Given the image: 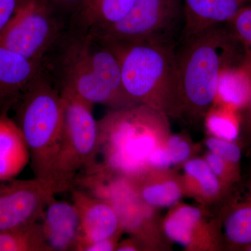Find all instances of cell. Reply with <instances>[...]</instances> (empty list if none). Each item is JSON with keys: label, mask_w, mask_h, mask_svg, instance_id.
Wrapping results in <instances>:
<instances>
[{"label": "cell", "mask_w": 251, "mask_h": 251, "mask_svg": "<svg viewBox=\"0 0 251 251\" xmlns=\"http://www.w3.org/2000/svg\"><path fill=\"white\" fill-rule=\"evenodd\" d=\"M98 126L97 151L90 167L132 179L149 167V158L167 122L163 112L138 104L110 110L99 120Z\"/></svg>", "instance_id": "cell-1"}, {"label": "cell", "mask_w": 251, "mask_h": 251, "mask_svg": "<svg viewBox=\"0 0 251 251\" xmlns=\"http://www.w3.org/2000/svg\"><path fill=\"white\" fill-rule=\"evenodd\" d=\"M12 109L13 118L29 149L34 178L54 194L53 168L62 137L64 103L60 91L44 67Z\"/></svg>", "instance_id": "cell-2"}, {"label": "cell", "mask_w": 251, "mask_h": 251, "mask_svg": "<svg viewBox=\"0 0 251 251\" xmlns=\"http://www.w3.org/2000/svg\"><path fill=\"white\" fill-rule=\"evenodd\" d=\"M97 38L116 54L124 87L135 103L149 105L165 115L181 110L176 46Z\"/></svg>", "instance_id": "cell-3"}, {"label": "cell", "mask_w": 251, "mask_h": 251, "mask_svg": "<svg viewBox=\"0 0 251 251\" xmlns=\"http://www.w3.org/2000/svg\"><path fill=\"white\" fill-rule=\"evenodd\" d=\"M232 36L218 25L181 38L176 46L181 110L201 113L215 101L220 72L231 57Z\"/></svg>", "instance_id": "cell-4"}, {"label": "cell", "mask_w": 251, "mask_h": 251, "mask_svg": "<svg viewBox=\"0 0 251 251\" xmlns=\"http://www.w3.org/2000/svg\"><path fill=\"white\" fill-rule=\"evenodd\" d=\"M43 67L59 91L111 110L126 107L94 72L86 49L85 30L76 25H69L43 61Z\"/></svg>", "instance_id": "cell-5"}, {"label": "cell", "mask_w": 251, "mask_h": 251, "mask_svg": "<svg viewBox=\"0 0 251 251\" xmlns=\"http://www.w3.org/2000/svg\"><path fill=\"white\" fill-rule=\"evenodd\" d=\"M64 103L62 137L53 168L52 193L72 190L79 175L93 163L98 144V121L94 105L67 91H60Z\"/></svg>", "instance_id": "cell-6"}, {"label": "cell", "mask_w": 251, "mask_h": 251, "mask_svg": "<svg viewBox=\"0 0 251 251\" xmlns=\"http://www.w3.org/2000/svg\"><path fill=\"white\" fill-rule=\"evenodd\" d=\"M184 27L183 0H137L118 23L89 31L105 40L175 47Z\"/></svg>", "instance_id": "cell-7"}, {"label": "cell", "mask_w": 251, "mask_h": 251, "mask_svg": "<svg viewBox=\"0 0 251 251\" xmlns=\"http://www.w3.org/2000/svg\"><path fill=\"white\" fill-rule=\"evenodd\" d=\"M67 28L49 0H25L0 36V46L43 63Z\"/></svg>", "instance_id": "cell-8"}, {"label": "cell", "mask_w": 251, "mask_h": 251, "mask_svg": "<svg viewBox=\"0 0 251 251\" xmlns=\"http://www.w3.org/2000/svg\"><path fill=\"white\" fill-rule=\"evenodd\" d=\"M53 195L35 178L0 181V232L40 221Z\"/></svg>", "instance_id": "cell-9"}, {"label": "cell", "mask_w": 251, "mask_h": 251, "mask_svg": "<svg viewBox=\"0 0 251 251\" xmlns=\"http://www.w3.org/2000/svg\"><path fill=\"white\" fill-rule=\"evenodd\" d=\"M73 204L80 218V236L74 251L88 243L117 235L123 230L116 211L105 200L81 190L72 189Z\"/></svg>", "instance_id": "cell-10"}, {"label": "cell", "mask_w": 251, "mask_h": 251, "mask_svg": "<svg viewBox=\"0 0 251 251\" xmlns=\"http://www.w3.org/2000/svg\"><path fill=\"white\" fill-rule=\"evenodd\" d=\"M43 234L51 251H74L80 236V218L72 203L51 196L41 221Z\"/></svg>", "instance_id": "cell-11"}, {"label": "cell", "mask_w": 251, "mask_h": 251, "mask_svg": "<svg viewBox=\"0 0 251 251\" xmlns=\"http://www.w3.org/2000/svg\"><path fill=\"white\" fill-rule=\"evenodd\" d=\"M42 69V63L29 60L0 46V113L12 109Z\"/></svg>", "instance_id": "cell-12"}, {"label": "cell", "mask_w": 251, "mask_h": 251, "mask_svg": "<svg viewBox=\"0 0 251 251\" xmlns=\"http://www.w3.org/2000/svg\"><path fill=\"white\" fill-rule=\"evenodd\" d=\"M251 0H183L185 27L182 37L222 25Z\"/></svg>", "instance_id": "cell-13"}, {"label": "cell", "mask_w": 251, "mask_h": 251, "mask_svg": "<svg viewBox=\"0 0 251 251\" xmlns=\"http://www.w3.org/2000/svg\"><path fill=\"white\" fill-rule=\"evenodd\" d=\"M9 112L0 113V181L16 179L30 163L24 135Z\"/></svg>", "instance_id": "cell-14"}, {"label": "cell", "mask_w": 251, "mask_h": 251, "mask_svg": "<svg viewBox=\"0 0 251 251\" xmlns=\"http://www.w3.org/2000/svg\"><path fill=\"white\" fill-rule=\"evenodd\" d=\"M85 42L91 64L100 81L125 106L138 105L126 92L120 60L114 51L87 30H85Z\"/></svg>", "instance_id": "cell-15"}, {"label": "cell", "mask_w": 251, "mask_h": 251, "mask_svg": "<svg viewBox=\"0 0 251 251\" xmlns=\"http://www.w3.org/2000/svg\"><path fill=\"white\" fill-rule=\"evenodd\" d=\"M137 0H87L72 23L87 31H97L121 21Z\"/></svg>", "instance_id": "cell-16"}, {"label": "cell", "mask_w": 251, "mask_h": 251, "mask_svg": "<svg viewBox=\"0 0 251 251\" xmlns=\"http://www.w3.org/2000/svg\"><path fill=\"white\" fill-rule=\"evenodd\" d=\"M251 89V77L245 67L226 64L220 72L215 101L233 109L247 106Z\"/></svg>", "instance_id": "cell-17"}, {"label": "cell", "mask_w": 251, "mask_h": 251, "mask_svg": "<svg viewBox=\"0 0 251 251\" xmlns=\"http://www.w3.org/2000/svg\"><path fill=\"white\" fill-rule=\"evenodd\" d=\"M0 251H51L43 234L40 221L0 232Z\"/></svg>", "instance_id": "cell-18"}, {"label": "cell", "mask_w": 251, "mask_h": 251, "mask_svg": "<svg viewBox=\"0 0 251 251\" xmlns=\"http://www.w3.org/2000/svg\"><path fill=\"white\" fill-rule=\"evenodd\" d=\"M247 196L232 204L224 223L225 237L234 247L251 245V184Z\"/></svg>", "instance_id": "cell-19"}, {"label": "cell", "mask_w": 251, "mask_h": 251, "mask_svg": "<svg viewBox=\"0 0 251 251\" xmlns=\"http://www.w3.org/2000/svg\"><path fill=\"white\" fill-rule=\"evenodd\" d=\"M202 214L198 208L183 206L175 209L165 223L166 235L173 242L188 247L193 242V234Z\"/></svg>", "instance_id": "cell-20"}, {"label": "cell", "mask_w": 251, "mask_h": 251, "mask_svg": "<svg viewBox=\"0 0 251 251\" xmlns=\"http://www.w3.org/2000/svg\"><path fill=\"white\" fill-rule=\"evenodd\" d=\"M135 190L145 204L157 207L173 206L179 201L181 196L179 185L173 181L146 185L140 191Z\"/></svg>", "instance_id": "cell-21"}, {"label": "cell", "mask_w": 251, "mask_h": 251, "mask_svg": "<svg viewBox=\"0 0 251 251\" xmlns=\"http://www.w3.org/2000/svg\"><path fill=\"white\" fill-rule=\"evenodd\" d=\"M229 108L223 105L222 108L211 110L206 117V126L213 136L234 141L239 135V127Z\"/></svg>", "instance_id": "cell-22"}, {"label": "cell", "mask_w": 251, "mask_h": 251, "mask_svg": "<svg viewBox=\"0 0 251 251\" xmlns=\"http://www.w3.org/2000/svg\"><path fill=\"white\" fill-rule=\"evenodd\" d=\"M184 171L189 177L196 180L202 192L207 197H214L221 191L219 178L211 171L204 160H189L185 164Z\"/></svg>", "instance_id": "cell-23"}, {"label": "cell", "mask_w": 251, "mask_h": 251, "mask_svg": "<svg viewBox=\"0 0 251 251\" xmlns=\"http://www.w3.org/2000/svg\"><path fill=\"white\" fill-rule=\"evenodd\" d=\"M232 35L238 39L247 50L251 48V0L242 6L227 23Z\"/></svg>", "instance_id": "cell-24"}, {"label": "cell", "mask_w": 251, "mask_h": 251, "mask_svg": "<svg viewBox=\"0 0 251 251\" xmlns=\"http://www.w3.org/2000/svg\"><path fill=\"white\" fill-rule=\"evenodd\" d=\"M206 145L210 152L219 155L229 166L239 171L242 150L234 141L213 136L206 140Z\"/></svg>", "instance_id": "cell-25"}, {"label": "cell", "mask_w": 251, "mask_h": 251, "mask_svg": "<svg viewBox=\"0 0 251 251\" xmlns=\"http://www.w3.org/2000/svg\"><path fill=\"white\" fill-rule=\"evenodd\" d=\"M164 147L173 166L186 161L191 154L190 145L179 135L169 137Z\"/></svg>", "instance_id": "cell-26"}, {"label": "cell", "mask_w": 251, "mask_h": 251, "mask_svg": "<svg viewBox=\"0 0 251 251\" xmlns=\"http://www.w3.org/2000/svg\"><path fill=\"white\" fill-rule=\"evenodd\" d=\"M54 9L64 20L67 16H70L72 22L83 7L87 0H49ZM69 22V23H70Z\"/></svg>", "instance_id": "cell-27"}, {"label": "cell", "mask_w": 251, "mask_h": 251, "mask_svg": "<svg viewBox=\"0 0 251 251\" xmlns=\"http://www.w3.org/2000/svg\"><path fill=\"white\" fill-rule=\"evenodd\" d=\"M25 0H0V36Z\"/></svg>", "instance_id": "cell-28"}, {"label": "cell", "mask_w": 251, "mask_h": 251, "mask_svg": "<svg viewBox=\"0 0 251 251\" xmlns=\"http://www.w3.org/2000/svg\"><path fill=\"white\" fill-rule=\"evenodd\" d=\"M120 234L114 237L97 241V242L88 243L79 248L77 251H112L117 250L118 246L119 237Z\"/></svg>", "instance_id": "cell-29"}, {"label": "cell", "mask_w": 251, "mask_h": 251, "mask_svg": "<svg viewBox=\"0 0 251 251\" xmlns=\"http://www.w3.org/2000/svg\"><path fill=\"white\" fill-rule=\"evenodd\" d=\"M149 166L158 169H166L173 166L165 147H157L149 158Z\"/></svg>", "instance_id": "cell-30"}, {"label": "cell", "mask_w": 251, "mask_h": 251, "mask_svg": "<svg viewBox=\"0 0 251 251\" xmlns=\"http://www.w3.org/2000/svg\"><path fill=\"white\" fill-rule=\"evenodd\" d=\"M137 240L133 239H128L125 242L118 244L117 251H134L138 250V247L137 246Z\"/></svg>", "instance_id": "cell-31"}, {"label": "cell", "mask_w": 251, "mask_h": 251, "mask_svg": "<svg viewBox=\"0 0 251 251\" xmlns=\"http://www.w3.org/2000/svg\"><path fill=\"white\" fill-rule=\"evenodd\" d=\"M242 64L244 66V67H245L246 69H247L248 72L250 74L251 77V62H249V61L246 60V59H244ZM247 107L248 108V112H249V121L251 126V89L250 95H249V100H248V103L247 104Z\"/></svg>", "instance_id": "cell-32"}, {"label": "cell", "mask_w": 251, "mask_h": 251, "mask_svg": "<svg viewBox=\"0 0 251 251\" xmlns=\"http://www.w3.org/2000/svg\"><path fill=\"white\" fill-rule=\"evenodd\" d=\"M244 59L251 62V48L247 50V55H246Z\"/></svg>", "instance_id": "cell-33"}, {"label": "cell", "mask_w": 251, "mask_h": 251, "mask_svg": "<svg viewBox=\"0 0 251 251\" xmlns=\"http://www.w3.org/2000/svg\"><path fill=\"white\" fill-rule=\"evenodd\" d=\"M246 249H247V250L248 251H251V245L249 246V247L246 248Z\"/></svg>", "instance_id": "cell-34"}]
</instances>
